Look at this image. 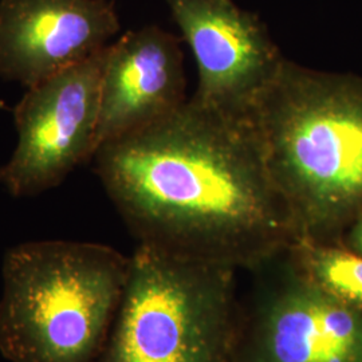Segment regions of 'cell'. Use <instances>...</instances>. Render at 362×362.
Here are the masks:
<instances>
[{
  "instance_id": "cell-1",
  "label": "cell",
  "mask_w": 362,
  "mask_h": 362,
  "mask_svg": "<svg viewBox=\"0 0 362 362\" xmlns=\"http://www.w3.org/2000/svg\"><path fill=\"white\" fill-rule=\"evenodd\" d=\"M94 158L140 243L255 269L302 240L251 117L191 97L170 116L104 144Z\"/></svg>"
},
{
  "instance_id": "cell-2",
  "label": "cell",
  "mask_w": 362,
  "mask_h": 362,
  "mask_svg": "<svg viewBox=\"0 0 362 362\" xmlns=\"http://www.w3.org/2000/svg\"><path fill=\"white\" fill-rule=\"evenodd\" d=\"M251 119L302 240L333 243L362 212V82L286 59Z\"/></svg>"
},
{
  "instance_id": "cell-3",
  "label": "cell",
  "mask_w": 362,
  "mask_h": 362,
  "mask_svg": "<svg viewBox=\"0 0 362 362\" xmlns=\"http://www.w3.org/2000/svg\"><path fill=\"white\" fill-rule=\"evenodd\" d=\"M129 258L66 240L13 247L3 262L0 353L10 362H93L128 281Z\"/></svg>"
},
{
  "instance_id": "cell-4",
  "label": "cell",
  "mask_w": 362,
  "mask_h": 362,
  "mask_svg": "<svg viewBox=\"0 0 362 362\" xmlns=\"http://www.w3.org/2000/svg\"><path fill=\"white\" fill-rule=\"evenodd\" d=\"M235 272L140 243L101 362H233Z\"/></svg>"
},
{
  "instance_id": "cell-5",
  "label": "cell",
  "mask_w": 362,
  "mask_h": 362,
  "mask_svg": "<svg viewBox=\"0 0 362 362\" xmlns=\"http://www.w3.org/2000/svg\"><path fill=\"white\" fill-rule=\"evenodd\" d=\"M106 59L107 46L30 88L13 107L18 145L0 168V184L13 196L57 187L94 157Z\"/></svg>"
},
{
  "instance_id": "cell-6",
  "label": "cell",
  "mask_w": 362,
  "mask_h": 362,
  "mask_svg": "<svg viewBox=\"0 0 362 362\" xmlns=\"http://www.w3.org/2000/svg\"><path fill=\"white\" fill-rule=\"evenodd\" d=\"M199 70L194 100L250 117L285 64L267 28L233 0H167Z\"/></svg>"
},
{
  "instance_id": "cell-7",
  "label": "cell",
  "mask_w": 362,
  "mask_h": 362,
  "mask_svg": "<svg viewBox=\"0 0 362 362\" xmlns=\"http://www.w3.org/2000/svg\"><path fill=\"white\" fill-rule=\"evenodd\" d=\"M240 362H362V311L311 284L288 262L257 306Z\"/></svg>"
},
{
  "instance_id": "cell-8",
  "label": "cell",
  "mask_w": 362,
  "mask_h": 362,
  "mask_svg": "<svg viewBox=\"0 0 362 362\" xmlns=\"http://www.w3.org/2000/svg\"><path fill=\"white\" fill-rule=\"evenodd\" d=\"M109 0H0V77L33 88L106 47Z\"/></svg>"
},
{
  "instance_id": "cell-9",
  "label": "cell",
  "mask_w": 362,
  "mask_h": 362,
  "mask_svg": "<svg viewBox=\"0 0 362 362\" xmlns=\"http://www.w3.org/2000/svg\"><path fill=\"white\" fill-rule=\"evenodd\" d=\"M185 89L180 39L157 26L122 35L107 46L97 149L175 113L188 101Z\"/></svg>"
},
{
  "instance_id": "cell-10",
  "label": "cell",
  "mask_w": 362,
  "mask_h": 362,
  "mask_svg": "<svg viewBox=\"0 0 362 362\" xmlns=\"http://www.w3.org/2000/svg\"><path fill=\"white\" fill-rule=\"evenodd\" d=\"M286 255L311 284L362 311V255L350 248L311 240L298 242Z\"/></svg>"
},
{
  "instance_id": "cell-11",
  "label": "cell",
  "mask_w": 362,
  "mask_h": 362,
  "mask_svg": "<svg viewBox=\"0 0 362 362\" xmlns=\"http://www.w3.org/2000/svg\"><path fill=\"white\" fill-rule=\"evenodd\" d=\"M348 248L362 255V212L349 226Z\"/></svg>"
},
{
  "instance_id": "cell-12",
  "label": "cell",
  "mask_w": 362,
  "mask_h": 362,
  "mask_svg": "<svg viewBox=\"0 0 362 362\" xmlns=\"http://www.w3.org/2000/svg\"><path fill=\"white\" fill-rule=\"evenodd\" d=\"M0 109H8V106L4 104V101H0Z\"/></svg>"
}]
</instances>
